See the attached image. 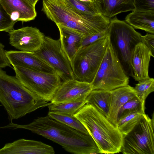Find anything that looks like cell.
Returning <instances> with one entry per match:
<instances>
[{
    "label": "cell",
    "mask_w": 154,
    "mask_h": 154,
    "mask_svg": "<svg viewBox=\"0 0 154 154\" xmlns=\"http://www.w3.org/2000/svg\"><path fill=\"white\" fill-rule=\"evenodd\" d=\"M5 128L29 130L62 146L66 151L75 154H96L100 150L91 136L77 131L50 117L48 115L34 119L28 124L11 122Z\"/></svg>",
    "instance_id": "1"
},
{
    "label": "cell",
    "mask_w": 154,
    "mask_h": 154,
    "mask_svg": "<svg viewBox=\"0 0 154 154\" xmlns=\"http://www.w3.org/2000/svg\"><path fill=\"white\" fill-rule=\"evenodd\" d=\"M38 97L24 86L16 76L0 69V103L11 122L51 103Z\"/></svg>",
    "instance_id": "2"
},
{
    "label": "cell",
    "mask_w": 154,
    "mask_h": 154,
    "mask_svg": "<svg viewBox=\"0 0 154 154\" xmlns=\"http://www.w3.org/2000/svg\"><path fill=\"white\" fill-rule=\"evenodd\" d=\"M42 11L57 25L72 29L85 36L93 35L109 26L110 20L100 14H80L64 0H42Z\"/></svg>",
    "instance_id": "3"
},
{
    "label": "cell",
    "mask_w": 154,
    "mask_h": 154,
    "mask_svg": "<svg viewBox=\"0 0 154 154\" xmlns=\"http://www.w3.org/2000/svg\"><path fill=\"white\" fill-rule=\"evenodd\" d=\"M74 116L82 123L93 138L100 153L121 152L123 135L116 126L94 107L85 104Z\"/></svg>",
    "instance_id": "4"
},
{
    "label": "cell",
    "mask_w": 154,
    "mask_h": 154,
    "mask_svg": "<svg viewBox=\"0 0 154 154\" xmlns=\"http://www.w3.org/2000/svg\"><path fill=\"white\" fill-rule=\"evenodd\" d=\"M141 34L116 16L110 20L108 35L116 56L125 73L133 77L131 60L136 45L141 40Z\"/></svg>",
    "instance_id": "5"
},
{
    "label": "cell",
    "mask_w": 154,
    "mask_h": 154,
    "mask_svg": "<svg viewBox=\"0 0 154 154\" xmlns=\"http://www.w3.org/2000/svg\"><path fill=\"white\" fill-rule=\"evenodd\" d=\"M108 39V35L78 50L70 62L75 79L92 82L104 55Z\"/></svg>",
    "instance_id": "6"
},
{
    "label": "cell",
    "mask_w": 154,
    "mask_h": 154,
    "mask_svg": "<svg viewBox=\"0 0 154 154\" xmlns=\"http://www.w3.org/2000/svg\"><path fill=\"white\" fill-rule=\"evenodd\" d=\"M129 79L117 58L109 38L104 55L91 83L92 90L111 91L128 85Z\"/></svg>",
    "instance_id": "7"
},
{
    "label": "cell",
    "mask_w": 154,
    "mask_h": 154,
    "mask_svg": "<svg viewBox=\"0 0 154 154\" xmlns=\"http://www.w3.org/2000/svg\"><path fill=\"white\" fill-rule=\"evenodd\" d=\"M154 113H145L128 133L123 135L121 152L124 154H154Z\"/></svg>",
    "instance_id": "8"
},
{
    "label": "cell",
    "mask_w": 154,
    "mask_h": 154,
    "mask_svg": "<svg viewBox=\"0 0 154 154\" xmlns=\"http://www.w3.org/2000/svg\"><path fill=\"white\" fill-rule=\"evenodd\" d=\"M15 76L23 85L38 97L48 101L51 100L62 82L55 73L13 66Z\"/></svg>",
    "instance_id": "9"
},
{
    "label": "cell",
    "mask_w": 154,
    "mask_h": 154,
    "mask_svg": "<svg viewBox=\"0 0 154 154\" xmlns=\"http://www.w3.org/2000/svg\"><path fill=\"white\" fill-rule=\"evenodd\" d=\"M34 53L53 68L63 82L74 79L70 62L59 39L45 36L41 47Z\"/></svg>",
    "instance_id": "10"
},
{
    "label": "cell",
    "mask_w": 154,
    "mask_h": 154,
    "mask_svg": "<svg viewBox=\"0 0 154 154\" xmlns=\"http://www.w3.org/2000/svg\"><path fill=\"white\" fill-rule=\"evenodd\" d=\"M9 43L20 51L34 52L42 45L44 34L35 27L26 26L8 32Z\"/></svg>",
    "instance_id": "11"
},
{
    "label": "cell",
    "mask_w": 154,
    "mask_h": 154,
    "mask_svg": "<svg viewBox=\"0 0 154 154\" xmlns=\"http://www.w3.org/2000/svg\"><path fill=\"white\" fill-rule=\"evenodd\" d=\"M92 90L91 83L69 79L62 82L50 102L57 104L86 99Z\"/></svg>",
    "instance_id": "12"
},
{
    "label": "cell",
    "mask_w": 154,
    "mask_h": 154,
    "mask_svg": "<svg viewBox=\"0 0 154 154\" xmlns=\"http://www.w3.org/2000/svg\"><path fill=\"white\" fill-rule=\"evenodd\" d=\"M5 53L13 66H18L35 71L56 73L53 68L36 56L34 52L11 50L5 51Z\"/></svg>",
    "instance_id": "13"
},
{
    "label": "cell",
    "mask_w": 154,
    "mask_h": 154,
    "mask_svg": "<svg viewBox=\"0 0 154 154\" xmlns=\"http://www.w3.org/2000/svg\"><path fill=\"white\" fill-rule=\"evenodd\" d=\"M53 148L41 142L19 139L7 143L0 149V154H54Z\"/></svg>",
    "instance_id": "14"
},
{
    "label": "cell",
    "mask_w": 154,
    "mask_h": 154,
    "mask_svg": "<svg viewBox=\"0 0 154 154\" xmlns=\"http://www.w3.org/2000/svg\"><path fill=\"white\" fill-rule=\"evenodd\" d=\"M154 57L149 49L141 42L135 46L131 60L133 78L138 82L147 79L151 57Z\"/></svg>",
    "instance_id": "15"
},
{
    "label": "cell",
    "mask_w": 154,
    "mask_h": 154,
    "mask_svg": "<svg viewBox=\"0 0 154 154\" xmlns=\"http://www.w3.org/2000/svg\"><path fill=\"white\" fill-rule=\"evenodd\" d=\"M0 3L16 22L29 21L34 19L37 16L35 7L26 0H0Z\"/></svg>",
    "instance_id": "16"
},
{
    "label": "cell",
    "mask_w": 154,
    "mask_h": 154,
    "mask_svg": "<svg viewBox=\"0 0 154 154\" xmlns=\"http://www.w3.org/2000/svg\"><path fill=\"white\" fill-rule=\"evenodd\" d=\"M100 14L109 20L119 14L134 10L133 0H92Z\"/></svg>",
    "instance_id": "17"
},
{
    "label": "cell",
    "mask_w": 154,
    "mask_h": 154,
    "mask_svg": "<svg viewBox=\"0 0 154 154\" xmlns=\"http://www.w3.org/2000/svg\"><path fill=\"white\" fill-rule=\"evenodd\" d=\"M110 93L109 110L107 118L116 126L120 109L128 100L137 97L134 88L128 85L112 90Z\"/></svg>",
    "instance_id": "18"
},
{
    "label": "cell",
    "mask_w": 154,
    "mask_h": 154,
    "mask_svg": "<svg viewBox=\"0 0 154 154\" xmlns=\"http://www.w3.org/2000/svg\"><path fill=\"white\" fill-rule=\"evenodd\" d=\"M60 34V40L62 48L70 62L81 48L82 42L85 36L69 28L57 25Z\"/></svg>",
    "instance_id": "19"
},
{
    "label": "cell",
    "mask_w": 154,
    "mask_h": 154,
    "mask_svg": "<svg viewBox=\"0 0 154 154\" xmlns=\"http://www.w3.org/2000/svg\"><path fill=\"white\" fill-rule=\"evenodd\" d=\"M124 21L134 29L154 34V12L134 10L126 16Z\"/></svg>",
    "instance_id": "20"
},
{
    "label": "cell",
    "mask_w": 154,
    "mask_h": 154,
    "mask_svg": "<svg viewBox=\"0 0 154 154\" xmlns=\"http://www.w3.org/2000/svg\"><path fill=\"white\" fill-rule=\"evenodd\" d=\"M86 100L87 102L86 104L91 105L107 118L110 106V91L92 90Z\"/></svg>",
    "instance_id": "21"
},
{
    "label": "cell",
    "mask_w": 154,
    "mask_h": 154,
    "mask_svg": "<svg viewBox=\"0 0 154 154\" xmlns=\"http://www.w3.org/2000/svg\"><path fill=\"white\" fill-rule=\"evenodd\" d=\"M87 102L86 99L59 103H51L48 106L50 112L73 116Z\"/></svg>",
    "instance_id": "22"
},
{
    "label": "cell",
    "mask_w": 154,
    "mask_h": 154,
    "mask_svg": "<svg viewBox=\"0 0 154 154\" xmlns=\"http://www.w3.org/2000/svg\"><path fill=\"white\" fill-rule=\"evenodd\" d=\"M142 114L137 112H130L119 117L116 126L123 135L130 131L140 120Z\"/></svg>",
    "instance_id": "23"
},
{
    "label": "cell",
    "mask_w": 154,
    "mask_h": 154,
    "mask_svg": "<svg viewBox=\"0 0 154 154\" xmlns=\"http://www.w3.org/2000/svg\"><path fill=\"white\" fill-rule=\"evenodd\" d=\"M51 118L86 134L88 132L82 123L74 115L69 116L49 112Z\"/></svg>",
    "instance_id": "24"
},
{
    "label": "cell",
    "mask_w": 154,
    "mask_h": 154,
    "mask_svg": "<svg viewBox=\"0 0 154 154\" xmlns=\"http://www.w3.org/2000/svg\"><path fill=\"white\" fill-rule=\"evenodd\" d=\"M71 8L78 13L84 15L99 14L94 6L92 1L80 0H64Z\"/></svg>",
    "instance_id": "25"
},
{
    "label": "cell",
    "mask_w": 154,
    "mask_h": 154,
    "mask_svg": "<svg viewBox=\"0 0 154 154\" xmlns=\"http://www.w3.org/2000/svg\"><path fill=\"white\" fill-rule=\"evenodd\" d=\"M134 89L137 96L141 101L145 102L148 95L154 91V79L150 78L138 82Z\"/></svg>",
    "instance_id": "26"
},
{
    "label": "cell",
    "mask_w": 154,
    "mask_h": 154,
    "mask_svg": "<svg viewBox=\"0 0 154 154\" xmlns=\"http://www.w3.org/2000/svg\"><path fill=\"white\" fill-rule=\"evenodd\" d=\"M145 102L141 101L137 97L130 99L120 109L118 114L117 119L121 116L130 112H137L142 114L145 113Z\"/></svg>",
    "instance_id": "27"
},
{
    "label": "cell",
    "mask_w": 154,
    "mask_h": 154,
    "mask_svg": "<svg viewBox=\"0 0 154 154\" xmlns=\"http://www.w3.org/2000/svg\"><path fill=\"white\" fill-rule=\"evenodd\" d=\"M16 23L12 20L0 3V31L8 32L14 29Z\"/></svg>",
    "instance_id": "28"
},
{
    "label": "cell",
    "mask_w": 154,
    "mask_h": 154,
    "mask_svg": "<svg viewBox=\"0 0 154 154\" xmlns=\"http://www.w3.org/2000/svg\"><path fill=\"white\" fill-rule=\"evenodd\" d=\"M134 11L154 12V0H133Z\"/></svg>",
    "instance_id": "29"
},
{
    "label": "cell",
    "mask_w": 154,
    "mask_h": 154,
    "mask_svg": "<svg viewBox=\"0 0 154 154\" xmlns=\"http://www.w3.org/2000/svg\"><path fill=\"white\" fill-rule=\"evenodd\" d=\"M108 27L97 33L84 36L82 42L81 48L94 43L107 36L108 33Z\"/></svg>",
    "instance_id": "30"
},
{
    "label": "cell",
    "mask_w": 154,
    "mask_h": 154,
    "mask_svg": "<svg viewBox=\"0 0 154 154\" xmlns=\"http://www.w3.org/2000/svg\"><path fill=\"white\" fill-rule=\"evenodd\" d=\"M141 40L154 56V34L147 33L144 35H141Z\"/></svg>",
    "instance_id": "31"
},
{
    "label": "cell",
    "mask_w": 154,
    "mask_h": 154,
    "mask_svg": "<svg viewBox=\"0 0 154 154\" xmlns=\"http://www.w3.org/2000/svg\"><path fill=\"white\" fill-rule=\"evenodd\" d=\"M5 46L0 42V69L6 67H11L4 49Z\"/></svg>",
    "instance_id": "32"
},
{
    "label": "cell",
    "mask_w": 154,
    "mask_h": 154,
    "mask_svg": "<svg viewBox=\"0 0 154 154\" xmlns=\"http://www.w3.org/2000/svg\"><path fill=\"white\" fill-rule=\"evenodd\" d=\"M33 6L35 7L36 4L39 0H26Z\"/></svg>",
    "instance_id": "33"
},
{
    "label": "cell",
    "mask_w": 154,
    "mask_h": 154,
    "mask_svg": "<svg viewBox=\"0 0 154 154\" xmlns=\"http://www.w3.org/2000/svg\"><path fill=\"white\" fill-rule=\"evenodd\" d=\"M81 1H85V2H91L92 0H80Z\"/></svg>",
    "instance_id": "34"
}]
</instances>
